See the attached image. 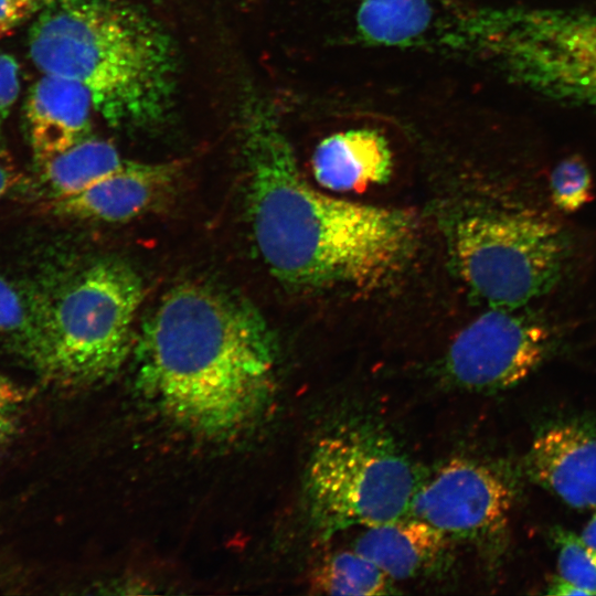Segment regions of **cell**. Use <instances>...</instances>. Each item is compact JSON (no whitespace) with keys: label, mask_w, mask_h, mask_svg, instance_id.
Returning <instances> with one entry per match:
<instances>
[{"label":"cell","mask_w":596,"mask_h":596,"mask_svg":"<svg viewBox=\"0 0 596 596\" xmlns=\"http://www.w3.org/2000/svg\"><path fill=\"white\" fill-rule=\"evenodd\" d=\"M10 428L11 424L6 412H0V441L8 435Z\"/></svg>","instance_id":"cell-27"},{"label":"cell","mask_w":596,"mask_h":596,"mask_svg":"<svg viewBox=\"0 0 596 596\" xmlns=\"http://www.w3.org/2000/svg\"><path fill=\"white\" fill-rule=\"evenodd\" d=\"M458 38L525 87L596 107V12L489 10L467 19Z\"/></svg>","instance_id":"cell-5"},{"label":"cell","mask_w":596,"mask_h":596,"mask_svg":"<svg viewBox=\"0 0 596 596\" xmlns=\"http://www.w3.org/2000/svg\"><path fill=\"white\" fill-rule=\"evenodd\" d=\"M29 53L47 75L77 82L113 127H147L169 113L177 58L168 33L120 0H45Z\"/></svg>","instance_id":"cell-3"},{"label":"cell","mask_w":596,"mask_h":596,"mask_svg":"<svg viewBox=\"0 0 596 596\" xmlns=\"http://www.w3.org/2000/svg\"><path fill=\"white\" fill-rule=\"evenodd\" d=\"M125 161L111 142L87 137L40 163L41 182L51 200L68 196L113 173Z\"/></svg>","instance_id":"cell-16"},{"label":"cell","mask_w":596,"mask_h":596,"mask_svg":"<svg viewBox=\"0 0 596 596\" xmlns=\"http://www.w3.org/2000/svg\"><path fill=\"white\" fill-rule=\"evenodd\" d=\"M448 541L430 524L406 514L365 528L353 549L394 581L436 570L446 558Z\"/></svg>","instance_id":"cell-13"},{"label":"cell","mask_w":596,"mask_h":596,"mask_svg":"<svg viewBox=\"0 0 596 596\" xmlns=\"http://www.w3.org/2000/svg\"><path fill=\"white\" fill-rule=\"evenodd\" d=\"M244 119L251 224L270 273L305 289H368L393 278L415 247V214L317 190L269 108L252 104Z\"/></svg>","instance_id":"cell-1"},{"label":"cell","mask_w":596,"mask_h":596,"mask_svg":"<svg viewBox=\"0 0 596 596\" xmlns=\"http://www.w3.org/2000/svg\"><path fill=\"white\" fill-rule=\"evenodd\" d=\"M555 340L552 326L524 307L490 308L455 337L445 358V372L465 390H505L532 374Z\"/></svg>","instance_id":"cell-8"},{"label":"cell","mask_w":596,"mask_h":596,"mask_svg":"<svg viewBox=\"0 0 596 596\" xmlns=\"http://www.w3.org/2000/svg\"><path fill=\"white\" fill-rule=\"evenodd\" d=\"M14 181L11 170L0 160V199L12 188Z\"/></svg>","instance_id":"cell-26"},{"label":"cell","mask_w":596,"mask_h":596,"mask_svg":"<svg viewBox=\"0 0 596 596\" xmlns=\"http://www.w3.org/2000/svg\"><path fill=\"white\" fill-rule=\"evenodd\" d=\"M95 109L87 89L72 79L43 74L31 87L25 119L38 163L87 138Z\"/></svg>","instance_id":"cell-12"},{"label":"cell","mask_w":596,"mask_h":596,"mask_svg":"<svg viewBox=\"0 0 596 596\" xmlns=\"http://www.w3.org/2000/svg\"><path fill=\"white\" fill-rule=\"evenodd\" d=\"M512 501L511 488L494 470L454 458L417 486L408 514L449 539L478 540L505 526Z\"/></svg>","instance_id":"cell-9"},{"label":"cell","mask_w":596,"mask_h":596,"mask_svg":"<svg viewBox=\"0 0 596 596\" xmlns=\"http://www.w3.org/2000/svg\"><path fill=\"white\" fill-rule=\"evenodd\" d=\"M21 1L22 3L26 4L28 7H30L33 11L39 9L40 6L45 1V0H19Z\"/></svg>","instance_id":"cell-28"},{"label":"cell","mask_w":596,"mask_h":596,"mask_svg":"<svg viewBox=\"0 0 596 596\" xmlns=\"http://www.w3.org/2000/svg\"><path fill=\"white\" fill-rule=\"evenodd\" d=\"M434 9L428 0H360L356 30L361 40L386 47H406L428 38Z\"/></svg>","instance_id":"cell-15"},{"label":"cell","mask_w":596,"mask_h":596,"mask_svg":"<svg viewBox=\"0 0 596 596\" xmlns=\"http://www.w3.org/2000/svg\"><path fill=\"white\" fill-rule=\"evenodd\" d=\"M145 288L127 263L99 257L55 280L39 296L34 368L49 381L88 386L107 381L127 360Z\"/></svg>","instance_id":"cell-4"},{"label":"cell","mask_w":596,"mask_h":596,"mask_svg":"<svg viewBox=\"0 0 596 596\" xmlns=\"http://www.w3.org/2000/svg\"><path fill=\"white\" fill-rule=\"evenodd\" d=\"M20 92V71L15 58L0 53V131Z\"/></svg>","instance_id":"cell-21"},{"label":"cell","mask_w":596,"mask_h":596,"mask_svg":"<svg viewBox=\"0 0 596 596\" xmlns=\"http://www.w3.org/2000/svg\"><path fill=\"white\" fill-rule=\"evenodd\" d=\"M310 586L315 593L329 595L392 593V579L354 549L331 554L319 563L312 571Z\"/></svg>","instance_id":"cell-17"},{"label":"cell","mask_w":596,"mask_h":596,"mask_svg":"<svg viewBox=\"0 0 596 596\" xmlns=\"http://www.w3.org/2000/svg\"><path fill=\"white\" fill-rule=\"evenodd\" d=\"M581 538L596 558V513L583 529Z\"/></svg>","instance_id":"cell-25"},{"label":"cell","mask_w":596,"mask_h":596,"mask_svg":"<svg viewBox=\"0 0 596 596\" xmlns=\"http://www.w3.org/2000/svg\"><path fill=\"white\" fill-rule=\"evenodd\" d=\"M525 468L566 504L596 507V429L565 423L542 430L526 453Z\"/></svg>","instance_id":"cell-11"},{"label":"cell","mask_w":596,"mask_h":596,"mask_svg":"<svg viewBox=\"0 0 596 596\" xmlns=\"http://www.w3.org/2000/svg\"><path fill=\"white\" fill-rule=\"evenodd\" d=\"M558 576L587 595H596V558L581 536L563 528L552 531Z\"/></svg>","instance_id":"cell-19"},{"label":"cell","mask_w":596,"mask_h":596,"mask_svg":"<svg viewBox=\"0 0 596 596\" xmlns=\"http://www.w3.org/2000/svg\"><path fill=\"white\" fill-rule=\"evenodd\" d=\"M416 488L408 459L366 427L347 425L323 435L306 470L307 509L321 538L408 514Z\"/></svg>","instance_id":"cell-6"},{"label":"cell","mask_w":596,"mask_h":596,"mask_svg":"<svg viewBox=\"0 0 596 596\" xmlns=\"http://www.w3.org/2000/svg\"><path fill=\"white\" fill-rule=\"evenodd\" d=\"M138 377L164 415L205 437L252 424L275 386L276 345L248 301L214 287L171 289L138 336Z\"/></svg>","instance_id":"cell-2"},{"label":"cell","mask_w":596,"mask_h":596,"mask_svg":"<svg viewBox=\"0 0 596 596\" xmlns=\"http://www.w3.org/2000/svg\"><path fill=\"white\" fill-rule=\"evenodd\" d=\"M33 10L19 0H0V39Z\"/></svg>","instance_id":"cell-22"},{"label":"cell","mask_w":596,"mask_h":596,"mask_svg":"<svg viewBox=\"0 0 596 596\" xmlns=\"http://www.w3.org/2000/svg\"><path fill=\"white\" fill-rule=\"evenodd\" d=\"M547 594L557 595V596H570V595H587V593L573 584L566 582L562 577H555L547 588Z\"/></svg>","instance_id":"cell-24"},{"label":"cell","mask_w":596,"mask_h":596,"mask_svg":"<svg viewBox=\"0 0 596 596\" xmlns=\"http://www.w3.org/2000/svg\"><path fill=\"white\" fill-rule=\"evenodd\" d=\"M311 163L315 179L323 189L359 191L387 180L392 153L376 130L350 129L321 140Z\"/></svg>","instance_id":"cell-14"},{"label":"cell","mask_w":596,"mask_h":596,"mask_svg":"<svg viewBox=\"0 0 596 596\" xmlns=\"http://www.w3.org/2000/svg\"><path fill=\"white\" fill-rule=\"evenodd\" d=\"M456 266L490 308L518 309L551 291L567 265L571 244L560 224L524 205L461 219L453 238Z\"/></svg>","instance_id":"cell-7"},{"label":"cell","mask_w":596,"mask_h":596,"mask_svg":"<svg viewBox=\"0 0 596 596\" xmlns=\"http://www.w3.org/2000/svg\"><path fill=\"white\" fill-rule=\"evenodd\" d=\"M0 337L34 365L40 340L36 298L31 302L28 301L22 292L2 276H0Z\"/></svg>","instance_id":"cell-18"},{"label":"cell","mask_w":596,"mask_h":596,"mask_svg":"<svg viewBox=\"0 0 596 596\" xmlns=\"http://www.w3.org/2000/svg\"><path fill=\"white\" fill-rule=\"evenodd\" d=\"M182 163L125 161L87 189L51 200L57 215L107 223L130 221L161 205L175 190Z\"/></svg>","instance_id":"cell-10"},{"label":"cell","mask_w":596,"mask_h":596,"mask_svg":"<svg viewBox=\"0 0 596 596\" xmlns=\"http://www.w3.org/2000/svg\"><path fill=\"white\" fill-rule=\"evenodd\" d=\"M23 398L22 392L0 374V412H7Z\"/></svg>","instance_id":"cell-23"},{"label":"cell","mask_w":596,"mask_h":596,"mask_svg":"<svg viewBox=\"0 0 596 596\" xmlns=\"http://www.w3.org/2000/svg\"><path fill=\"white\" fill-rule=\"evenodd\" d=\"M550 190L554 205L561 211L573 213L583 207L592 199L593 191L585 161L570 157L558 162L551 173Z\"/></svg>","instance_id":"cell-20"}]
</instances>
